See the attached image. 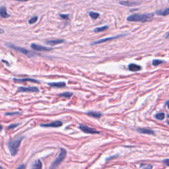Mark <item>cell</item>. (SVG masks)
<instances>
[{
    "mask_svg": "<svg viewBox=\"0 0 169 169\" xmlns=\"http://www.w3.org/2000/svg\"><path fill=\"white\" fill-rule=\"evenodd\" d=\"M154 16L153 13L148 14H134L127 18V21L130 22L145 23L151 21Z\"/></svg>",
    "mask_w": 169,
    "mask_h": 169,
    "instance_id": "cell-1",
    "label": "cell"
},
{
    "mask_svg": "<svg viewBox=\"0 0 169 169\" xmlns=\"http://www.w3.org/2000/svg\"><path fill=\"white\" fill-rule=\"evenodd\" d=\"M23 139V137H19L17 138L13 139V140L9 141L8 143V147L11 152L12 156H15L18 153L19 148L20 147L21 143Z\"/></svg>",
    "mask_w": 169,
    "mask_h": 169,
    "instance_id": "cell-2",
    "label": "cell"
},
{
    "mask_svg": "<svg viewBox=\"0 0 169 169\" xmlns=\"http://www.w3.org/2000/svg\"><path fill=\"white\" fill-rule=\"evenodd\" d=\"M6 45H7L9 48H11V49L15 50V51H17V52H21V54H24V55H25V56H27L28 57H32V56H34L36 55L35 52H31V51H30V50H29L27 49H25V48H24L19 47V46H17L13 44L7 43V44H6Z\"/></svg>",
    "mask_w": 169,
    "mask_h": 169,
    "instance_id": "cell-3",
    "label": "cell"
},
{
    "mask_svg": "<svg viewBox=\"0 0 169 169\" xmlns=\"http://www.w3.org/2000/svg\"><path fill=\"white\" fill-rule=\"evenodd\" d=\"M67 152L66 150L63 149V148H61L60 149V153L59 154V156L56 158V160L52 162V165L50 166V168H56L60 165L61 162H62L63 160L65 159V157H66Z\"/></svg>",
    "mask_w": 169,
    "mask_h": 169,
    "instance_id": "cell-4",
    "label": "cell"
},
{
    "mask_svg": "<svg viewBox=\"0 0 169 169\" xmlns=\"http://www.w3.org/2000/svg\"><path fill=\"white\" fill-rule=\"evenodd\" d=\"M31 47L33 48V50L39 52H48V51H51L52 50V48H48V47H46V46H43L35 43L32 44L31 45Z\"/></svg>",
    "mask_w": 169,
    "mask_h": 169,
    "instance_id": "cell-5",
    "label": "cell"
},
{
    "mask_svg": "<svg viewBox=\"0 0 169 169\" xmlns=\"http://www.w3.org/2000/svg\"><path fill=\"white\" fill-rule=\"evenodd\" d=\"M79 128H80V130L83 131V132L84 133H86V134H100V132H98V131H97L96 130H94V129H93V128H90V127H88V126H84V125H80Z\"/></svg>",
    "mask_w": 169,
    "mask_h": 169,
    "instance_id": "cell-6",
    "label": "cell"
},
{
    "mask_svg": "<svg viewBox=\"0 0 169 169\" xmlns=\"http://www.w3.org/2000/svg\"><path fill=\"white\" fill-rule=\"evenodd\" d=\"M125 35H120L116 36V37H108V38H106V39H103L98 40V41H95V42H92V43H91V45H95V44H98L103 43V42H106V41H112V40H114V39H118V38H120V37H124V36H125Z\"/></svg>",
    "mask_w": 169,
    "mask_h": 169,
    "instance_id": "cell-7",
    "label": "cell"
},
{
    "mask_svg": "<svg viewBox=\"0 0 169 169\" xmlns=\"http://www.w3.org/2000/svg\"><path fill=\"white\" fill-rule=\"evenodd\" d=\"M63 125L62 122L60 121H56L50 122V123L48 124H41V126L44 127V128H58Z\"/></svg>",
    "mask_w": 169,
    "mask_h": 169,
    "instance_id": "cell-8",
    "label": "cell"
},
{
    "mask_svg": "<svg viewBox=\"0 0 169 169\" xmlns=\"http://www.w3.org/2000/svg\"><path fill=\"white\" fill-rule=\"evenodd\" d=\"M39 88L36 86H29V87H24V86H21L19 88L18 92H39Z\"/></svg>",
    "mask_w": 169,
    "mask_h": 169,
    "instance_id": "cell-9",
    "label": "cell"
},
{
    "mask_svg": "<svg viewBox=\"0 0 169 169\" xmlns=\"http://www.w3.org/2000/svg\"><path fill=\"white\" fill-rule=\"evenodd\" d=\"M120 5L125 6V7H134L140 5V2H137L134 1H122L120 2Z\"/></svg>",
    "mask_w": 169,
    "mask_h": 169,
    "instance_id": "cell-10",
    "label": "cell"
},
{
    "mask_svg": "<svg viewBox=\"0 0 169 169\" xmlns=\"http://www.w3.org/2000/svg\"><path fill=\"white\" fill-rule=\"evenodd\" d=\"M13 81L16 83H24V82H27V81H31L33 82V83H40L39 81H38L37 79H31V78H25V79H16V78H14Z\"/></svg>",
    "mask_w": 169,
    "mask_h": 169,
    "instance_id": "cell-11",
    "label": "cell"
},
{
    "mask_svg": "<svg viewBox=\"0 0 169 169\" xmlns=\"http://www.w3.org/2000/svg\"><path fill=\"white\" fill-rule=\"evenodd\" d=\"M10 17V15L8 14L7 11V9L5 6H1L0 7V17L6 19Z\"/></svg>",
    "mask_w": 169,
    "mask_h": 169,
    "instance_id": "cell-12",
    "label": "cell"
},
{
    "mask_svg": "<svg viewBox=\"0 0 169 169\" xmlns=\"http://www.w3.org/2000/svg\"><path fill=\"white\" fill-rule=\"evenodd\" d=\"M137 131L139 133L141 134H149V135H155L154 131L149 130V129H145V128H137Z\"/></svg>",
    "mask_w": 169,
    "mask_h": 169,
    "instance_id": "cell-13",
    "label": "cell"
},
{
    "mask_svg": "<svg viewBox=\"0 0 169 169\" xmlns=\"http://www.w3.org/2000/svg\"><path fill=\"white\" fill-rule=\"evenodd\" d=\"M155 13L158 15H161V16H166L169 15V7L165 8L163 9H159L156 11Z\"/></svg>",
    "mask_w": 169,
    "mask_h": 169,
    "instance_id": "cell-14",
    "label": "cell"
},
{
    "mask_svg": "<svg viewBox=\"0 0 169 169\" xmlns=\"http://www.w3.org/2000/svg\"><path fill=\"white\" fill-rule=\"evenodd\" d=\"M64 42V41L62 39H56V40H51V41H48L46 42V44L50 46H55L57 44H62Z\"/></svg>",
    "mask_w": 169,
    "mask_h": 169,
    "instance_id": "cell-15",
    "label": "cell"
},
{
    "mask_svg": "<svg viewBox=\"0 0 169 169\" xmlns=\"http://www.w3.org/2000/svg\"><path fill=\"white\" fill-rule=\"evenodd\" d=\"M128 69L131 71H137L140 70L141 66H139V65L137 64H135V63H131V64L128 65Z\"/></svg>",
    "mask_w": 169,
    "mask_h": 169,
    "instance_id": "cell-16",
    "label": "cell"
},
{
    "mask_svg": "<svg viewBox=\"0 0 169 169\" xmlns=\"http://www.w3.org/2000/svg\"><path fill=\"white\" fill-rule=\"evenodd\" d=\"M50 86H54V87H59V88H61V87H64L65 86V83L64 82H58V83H50L49 84Z\"/></svg>",
    "mask_w": 169,
    "mask_h": 169,
    "instance_id": "cell-17",
    "label": "cell"
},
{
    "mask_svg": "<svg viewBox=\"0 0 169 169\" xmlns=\"http://www.w3.org/2000/svg\"><path fill=\"white\" fill-rule=\"evenodd\" d=\"M86 114L94 118H100L102 116V114L100 112H89L86 113Z\"/></svg>",
    "mask_w": 169,
    "mask_h": 169,
    "instance_id": "cell-18",
    "label": "cell"
},
{
    "mask_svg": "<svg viewBox=\"0 0 169 169\" xmlns=\"http://www.w3.org/2000/svg\"><path fill=\"white\" fill-rule=\"evenodd\" d=\"M42 163L41 162V160H36L35 162V163L33 164V166H32V168H36V169H40V168H42Z\"/></svg>",
    "mask_w": 169,
    "mask_h": 169,
    "instance_id": "cell-19",
    "label": "cell"
},
{
    "mask_svg": "<svg viewBox=\"0 0 169 169\" xmlns=\"http://www.w3.org/2000/svg\"><path fill=\"white\" fill-rule=\"evenodd\" d=\"M108 28V27L107 25H105V26H102V27H98V28L94 29V31L95 32V33H100V32H102V31L107 30Z\"/></svg>",
    "mask_w": 169,
    "mask_h": 169,
    "instance_id": "cell-20",
    "label": "cell"
},
{
    "mask_svg": "<svg viewBox=\"0 0 169 169\" xmlns=\"http://www.w3.org/2000/svg\"><path fill=\"white\" fill-rule=\"evenodd\" d=\"M88 14H89V16L90 17L93 19H96L99 17V16H100V14H99L98 13L94 12V11H90L88 13Z\"/></svg>",
    "mask_w": 169,
    "mask_h": 169,
    "instance_id": "cell-21",
    "label": "cell"
},
{
    "mask_svg": "<svg viewBox=\"0 0 169 169\" xmlns=\"http://www.w3.org/2000/svg\"><path fill=\"white\" fill-rule=\"evenodd\" d=\"M73 93L72 92H63V93H61L59 94L60 96H62V97H65V98H69L72 96Z\"/></svg>",
    "mask_w": 169,
    "mask_h": 169,
    "instance_id": "cell-22",
    "label": "cell"
},
{
    "mask_svg": "<svg viewBox=\"0 0 169 169\" xmlns=\"http://www.w3.org/2000/svg\"><path fill=\"white\" fill-rule=\"evenodd\" d=\"M155 118L158 120H162L164 119V118H165V114H164V113L163 112L158 113L155 115Z\"/></svg>",
    "mask_w": 169,
    "mask_h": 169,
    "instance_id": "cell-23",
    "label": "cell"
},
{
    "mask_svg": "<svg viewBox=\"0 0 169 169\" xmlns=\"http://www.w3.org/2000/svg\"><path fill=\"white\" fill-rule=\"evenodd\" d=\"M164 62L163 60H154L153 61V62H152V63H153V65H154V66H157V65H159L161 64V63H162Z\"/></svg>",
    "mask_w": 169,
    "mask_h": 169,
    "instance_id": "cell-24",
    "label": "cell"
},
{
    "mask_svg": "<svg viewBox=\"0 0 169 169\" xmlns=\"http://www.w3.org/2000/svg\"><path fill=\"white\" fill-rule=\"evenodd\" d=\"M38 20V17L37 16H35V17H33L31 19H30V20L29 21V24H34V23H35L37 22Z\"/></svg>",
    "mask_w": 169,
    "mask_h": 169,
    "instance_id": "cell-25",
    "label": "cell"
},
{
    "mask_svg": "<svg viewBox=\"0 0 169 169\" xmlns=\"http://www.w3.org/2000/svg\"><path fill=\"white\" fill-rule=\"evenodd\" d=\"M60 17L62 19H65V20L69 19V15H67V14H60Z\"/></svg>",
    "mask_w": 169,
    "mask_h": 169,
    "instance_id": "cell-26",
    "label": "cell"
},
{
    "mask_svg": "<svg viewBox=\"0 0 169 169\" xmlns=\"http://www.w3.org/2000/svg\"><path fill=\"white\" fill-rule=\"evenodd\" d=\"M21 114L20 112H10V113H6V116H13V115H17Z\"/></svg>",
    "mask_w": 169,
    "mask_h": 169,
    "instance_id": "cell-27",
    "label": "cell"
},
{
    "mask_svg": "<svg viewBox=\"0 0 169 169\" xmlns=\"http://www.w3.org/2000/svg\"><path fill=\"white\" fill-rule=\"evenodd\" d=\"M19 126V124H11V125H10L9 126V129H13L15 128V127L18 126Z\"/></svg>",
    "mask_w": 169,
    "mask_h": 169,
    "instance_id": "cell-28",
    "label": "cell"
},
{
    "mask_svg": "<svg viewBox=\"0 0 169 169\" xmlns=\"http://www.w3.org/2000/svg\"><path fill=\"white\" fill-rule=\"evenodd\" d=\"M163 163L165 164V165L169 166V158H167V159L164 160H163Z\"/></svg>",
    "mask_w": 169,
    "mask_h": 169,
    "instance_id": "cell-29",
    "label": "cell"
},
{
    "mask_svg": "<svg viewBox=\"0 0 169 169\" xmlns=\"http://www.w3.org/2000/svg\"><path fill=\"white\" fill-rule=\"evenodd\" d=\"M15 1H21V2H26V1H31V0H15Z\"/></svg>",
    "mask_w": 169,
    "mask_h": 169,
    "instance_id": "cell-30",
    "label": "cell"
},
{
    "mask_svg": "<svg viewBox=\"0 0 169 169\" xmlns=\"http://www.w3.org/2000/svg\"><path fill=\"white\" fill-rule=\"evenodd\" d=\"M25 168V164H23V165H21L18 167V168Z\"/></svg>",
    "mask_w": 169,
    "mask_h": 169,
    "instance_id": "cell-31",
    "label": "cell"
},
{
    "mask_svg": "<svg viewBox=\"0 0 169 169\" xmlns=\"http://www.w3.org/2000/svg\"><path fill=\"white\" fill-rule=\"evenodd\" d=\"M141 167H143V168H152V166H151V165H148V166H141Z\"/></svg>",
    "mask_w": 169,
    "mask_h": 169,
    "instance_id": "cell-32",
    "label": "cell"
},
{
    "mask_svg": "<svg viewBox=\"0 0 169 169\" xmlns=\"http://www.w3.org/2000/svg\"><path fill=\"white\" fill-rule=\"evenodd\" d=\"M4 33V31L2 29H0V34H2Z\"/></svg>",
    "mask_w": 169,
    "mask_h": 169,
    "instance_id": "cell-33",
    "label": "cell"
},
{
    "mask_svg": "<svg viewBox=\"0 0 169 169\" xmlns=\"http://www.w3.org/2000/svg\"><path fill=\"white\" fill-rule=\"evenodd\" d=\"M165 104H166V105H167V106H168V108L169 109V100H168V101H167V102H166L165 103Z\"/></svg>",
    "mask_w": 169,
    "mask_h": 169,
    "instance_id": "cell-34",
    "label": "cell"
},
{
    "mask_svg": "<svg viewBox=\"0 0 169 169\" xmlns=\"http://www.w3.org/2000/svg\"><path fill=\"white\" fill-rule=\"evenodd\" d=\"M2 130V126L0 125V131H1Z\"/></svg>",
    "mask_w": 169,
    "mask_h": 169,
    "instance_id": "cell-35",
    "label": "cell"
},
{
    "mask_svg": "<svg viewBox=\"0 0 169 169\" xmlns=\"http://www.w3.org/2000/svg\"><path fill=\"white\" fill-rule=\"evenodd\" d=\"M168 37H169V33H168V35H166V38H168Z\"/></svg>",
    "mask_w": 169,
    "mask_h": 169,
    "instance_id": "cell-36",
    "label": "cell"
},
{
    "mask_svg": "<svg viewBox=\"0 0 169 169\" xmlns=\"http://www.w3.org/2000/svg\"><path fill=\"white\" fill-rule=\"evenodd\" d=\"M167 124H168V125H169V122H167Z\"/></svg>",
    "mask_w": 169,
    "mask_h": 169,
    "instance_id": "cell-37",
    "label": "cell"
},
{
    "mask_svg": "<svg viewBox=\"0 0 169 169\" xmlns=\"http://www.w3.org/2000/svg\"><path fill=\"white\" fill-rule=\"evenodd\" d=\"M168 118H169V114H168Z\"/></svg>",
    "mask_w": 169,
    "mask_h": 169,
    "instance_id": "cell-38",
    "label": "cell"
},
{
    "mask_svg": "<svg viewBox=\"0 0 169 169\" xmlns=\"http://www.w3.org/2000/svg\"><path fill=\"white\" fill-rule=\"evenodd\" d=\"M0 168H1V166H0Z\"/></svg>",
    "mask_w": 169,
    "mask_h": 169,
    "instance_id": "cell-39",
    "label": "cell"
},
{
    "mask_svg": "<svg viewBox=\"0 0 169 169\" xmlns=\"http://www.w3.org/2000/svg\"><path fill=\"white\" fill-rule=\"evenodd\" d=\"M168 1H169V0H168Z\"/></svg>",
    "mask_w": 169,
    "mask_h": 169,
    "instance_id": "cell-40",
    "label": "cell"
}]
</instances>
